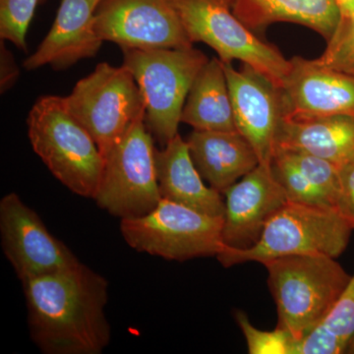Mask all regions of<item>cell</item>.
<instances>
[{
	"mask_svg": "<svg viewBox=\"0 0 354 354\" xmlns=\"http://www.w3.org/2000/svg\"><path fill=\"white\" fill-rule=\"evenodd\" d=\"M190 41L211 46L223 62L239 60L283 87L290 69L278 48L265 43L244 25L230 0H171Z\"/></svg>",
	"mask_w": 354,
	"mask_h": 354,
	"instance_id": "cell-7",
	"label": "cell"
},
{
	"mask_svg": "<svg viewBox=\"0 0 354 354\" xmlns=\"http://www.w3.org/2000/svg\"><path fill=\"white\" fill-rule=\"evenodd\" d=\"M339 169V194L337 209L354 227V157Z\"/></svg>",
	"mask_w": 354,
	"mask_h": 354,
	"instance_id": "cell-27",
	"label": "cell"
},
{
	"mask_svg": "<svg viewBox=\"0 0 354 354\" xmlns=\"http://www.w3.org/2000/svg\"><path fill=\"white\" fill-rule=\"evenodd\" d=\"M348 353L354 354V337L351 339V344H349Z\"/></svg>",
	"mask_w": 354,
	"mask_h": 354,
	"instance_id": "cell-30",
	"label": "cell"
},
{
	"mask_svg": "<svg viewBox=\"0 0 354 354\" xmlns=\"http://www.w3.org/2000/svg\"><path fill=\"white\" fill-rule=\"evenodd\" d=\"M354 337V274L325 318L298 344L297 354L348 353Z\"/></svg>",
	"mask_w": 354,
	"mask_h": 354,
	"instance_id": "cell-21",
	"label": "cell"
},
{
	"mask_svg": "<svg viewBox=\"0 0 354 354\" xmlns=\"http://www.w3.org/2000/svg\"><path fill=\"white\" fill-rule=\"evenodd\" d=\"M123 65L138 84L146 104L145 123L162 147L178 134L190 88L209 62L196 48H123Z\"/></svg>",
	"mask_w": 354,
	"mask_h": 354,
	"instance_id": "cell-5",
	"label": "cell"
},
{
	"mask_svg": "<svg viewBox=\"0 0 354 354\" xmlns=\"http://www.w3.org/2000/svg\"><path fill=\"white\" fill-rule=\"evenodd\" d=\"M235 319L246 339L250 354H297V341L288 330L277 327L274 330H263L254 327L242 311L235 312Z\"/></svg>",
	"mask_w": 354,
	"mask_h": 354,
	"instance_id": "cell-24",
	"label": "cell"
},
{
	"mask_svg": "<svg viewBox=\"0 0 354 354\" xmlns=\"http://www.w3.org/2000/svg\"><path fill=\"white\" fill-rule=\"evenodd\" d=\"M271 169L274 178L285 191L288 201L310 206L335 208L326 195L317 189L279 149H274Z\"/></svg>",
	"mask_w": 354,
	"mask_h": 354,
	"instance_id": "cell-22",
	"label": "cell"
},
{
	"mask_svg": "<svg viewBox=\"0 0 354 354\" xmlns=\"http://www.w3.org/2000/svg\"><path fill=\"white\" fill-rule=\"evenodd\" d=\"M279 149V148H277ZM286 153L298 169L309 179L310 183L321 191L337 209L339 194V169L329 160L300 152V151L279 149Z\"/></svg>",
	"mask_w": 354,
	"mask_h": 354,
	"instance_id": "cell-23",
	"label": "cell"
},
{
	"mask_svg": "<svg viewBox=\"0 0 354 354\" xmlns=\"http://www.w3.org/2000/svg\"><path fill=\"white\" fill-rule=\"evenodd\" d=\"M277 148L311 153L339 167L354 157V116H283Z\"/></svg>",
	"mask_w": 354,
	"mask_h": 354,
	"instance_id": "cell-18",
	"label": "cell"
},
{
	"mask_svg": "<svg viewBox=\"0 0 354 354\" xmlns=\"http://www.w3.org/2000/svg\"><path fill=\"white\" fill-rule=\"evenodd\" d=\"M232 99L237 131L241 133L259 158L271 165L277 131L285 115L281 88L251 65L235 69L223 62Z\"/></svg>",
	"mask_w": 354,
	"mask_h": 354,
	"instance_id": "cell-12",
	"label": "cell"
},
{
	"mask_svg": "<svg viewBox=\"0 0 354 354\" xmlns=\"http://www.w3.org/2000/svg\"><path fill=\"white\" fill-rule=\"evenodd\" d=\"M102 0H62L50 32L23 66L36 70L50 65L55 70L93 58L104 41L95 29V14Z\"/></svg>",
	"mask_w": 354,
	"mask_h": 354,
	"instance_id": "cell-15",
	"label": "cell"
},
{
	"mask_svg": "<svg viewBox=\"0 0 354 354\" xmlns=\"http://www.w3.org/2000/svg\"><path fill=\"white\" fill-rule=\"evenodd\" d=\"M223 194L225 196L223 241V248L227 249L254 245L267 223L288 202L272 174L271 165H258Z\"/></svg>",
	"mask_w": 354,
	"mask_h": 354,
	"instance_id": "cell-13",
	"label": "cell"
},
{
	"mask_svg": "<svg viewBox=\"0 0 354 354\" xmlns=\"http://www.w3.org/2000/svg\"><path fill=\"white\" fill-rule=\"evenodd\" d=\"M156 169L162 199L213 216L225 215L221 192L207 186L191 158L187 142L177 134L162 150L156 149Z\"/></svg>",
	"mask_w": 354,
	"mask_h": 354,
	"instance_id": "cell-17",
	"label": "cell"
},
{
	"mask_svg": "<svg viewBox=\"0 0 354 354\" xmlns=\"http://www.w3.org/2000/svg\"><path fill=\"white\" fill-rule=\"evenodd\" d=\"M353 225L339 209L288 201L269 223L259 241L246 249L223 248L216 258L223 267L292 255L337 258L351 239Z\"/></svg>",
	"mask_w": 354,
	"mask_h": 354,
	"instance_id": "cell-4",
	"label": "cell"
},
{
	"mask_svg": "<svg viewBox=\"0 0 354 354\" xmlns=\"http://www.w3.org/2000/svg\"><path fill=\"white\" fill-rule=\"evenodd\" d=\"M223 227V216L206 215L162 199L147 215L121 220L120 230L134 250L183 262L216 257L225 247Z\"/></svg>",
	"mask_w": 354,
	"mask_h": 354,
	"instance_id": "cell-8",
	"label": "cell"
},
{
	"mask_svg": "<svg viewBox=\"0 0 354 354\" xmlns=\"http://www.w3.org/2000/svg\"><path fill=\"white\" fill-rule=\"evenodd\" d=\"M0 48V88L1 93H4L12 87L18 80L20 71L12 53L4 46V41H1Z\"/></svg>",
	"mask_w": 354,
	"mask_h": 354,
	"instance_id": "cell-28",
	"label": "cell"
},
{
	"mask_svg": "<svg viewBox=\"0 0 354 354\" xmlns=\"http://www.w3.org/2000/svg\"><path fill=\"white\" fill-rule=\"evenodd\" d=\"M28 324L46 354H100L111 342L106 279L78 264L24 281Z\"/></svg>",
	"mask_w": 354,
	"mask_h": 354,
	"instance_id": "cell-1",
	"label": "cell"
},
{
	"mask_svg": "<svg viewBox=\"0 0 354 354\" xmlns=\"http://www.w3.org/2000/svg\"><path fill=\"white\" fill-rule=\"evenodd\" d=\"M341 12V21L354 18V0H335Z\"/></svg>",
	"mask_w": 354,
	"mask_h": 354,
	"instance_id": "cell-29",
	"label": "cell"
},
{
	"mask_svg": "<svg viewBox=\"0 0 354 354\" xmlns=\"http://www.w3.org/2000/svg\"><path fill=\"white\" fill-rule=\"evenodd\" d=\"M27 125L32 150L55 178L79 196L94 199L104 158L90 133L70 113L64 97H39Z\"/></svg>",
	"mask_w": 354,
	"mask_h": 354,
	"instance_id": "cell-2",
	"label": "cell"
},
{
	"mask_svg": "<svg viewBox=\"0 0 354 354\" xmlns=\"http://www.w3.org/2000/svg\"><path fill=\"white\" fill-rule=\"evenodd\" d=\"M70 113L90 133L104 158L128 128L146 115L138 84L124 65L97 64L64 97Z\"/></svg>",
	"mask_w": 354,
	"mask_h": 354,
	"instance_id": "cell-6",
	"label": "cell"
},
{
	"mask_svg": "<svg viewBox=\"0 0 354 354\" xmlns=\"http://www.w3.org/2000/svg\"><path fill=\"white\" fill-rule=\"evenodd\" d=\"M263 265L278 309V327L297 341L325 318L351 278L335 258L326 255L286 256Z\"/></svg>",
	"mask_w": 354,
	"mask_h": 354,
	"instance_id": "cell-3",
	"label": "cell"
},
{
	"mask_svg": "<svg viewBox=\"0 0 354 354\" xmlns=\"http://www.w3.org/2000/svg\"><path fill=\"white\" fill-rule=\"evenodd\" d=\"M0 235L3 252L22 283L80 262L16 193L0 201Z\"/></svg>",
	"mask_w": 354,
	"mask_h": 354,
	"instance_id": "cell-11",
	"label": "cell"
},
{
	"mask_svg": "<svg viewBox=\"0 0 354 354\" xmlns=\"http://www.w3.org/2000/svg\"><path fill=\"white\" fill-rule=\"evenodd\" d=\"M181 122L195 130H237L227 75L220 58L209 59L198 74L184 104Z\"/></svg>",
	"mask_w": 354,
	"mask_h": 354,
	"instance_id": "cell-20",
	"label": "cell"
},
{
	"mask_svg": "<svg viewBox=\"0 0 354 354\" xmlns=\"http://www.w3.org/2000/svg\"><path fill=\"white\" fill-rule=\"evenodd\" d=\"M186 142L202 178L221 193L260 164L252 145L237 130L194 129Z\"/></svg>",
	"mask_w": 354,
	"mask_h": 354,
	"instance_id": "cell-16",
	"label": "cell"
},
{
	"mask_svg": "<svg viewBox=\"0 0 354 354\" xmlns=\"http://www.w3.org/2000/svg\"><path fill=\"white\" fill-rule=\"evenodd\" d=\"M155 153L153 135L142 116L104 158L101 183L94 198L97 206L121 220L152 212L162 199Z\"/></svg>",
	"mask_w": 354,
	"mask_h": 354,
	"instance_id": "cell-9",
	"label": "cell"
},
{
	"mask_svg": "<svg viewBox=\"0 0 354 354\" xmlns=\"http://www.w3.org/2000/svg\"><path fill=\"white\" fill-rule=\"evenodd\" d=\"M39 0H0V38L27 50L28 30Z\"/></svg>",
	"mask_w": 354,
	"mask_h": 354,
	"instance_id": "cell-25",
	"label": "cell"
},
{
	"mask_svg": "<svg viewBox=\"0 0 354 354\" xmlns=\"http://www.w3.org/2000/svg\"><path fill=\"white\" fill-rule=\"evenodd\" d=\"M283 116H354V75L295 57L281 88Z\"/></svg>",
	"mask_w": 354,
	"mask_h": 354,
	"instance_id": "cell-14",
	"label": "cell"
},
{
	"mask_svg": "<svg viewBox=\"0 0 354 354\" xmlns=\"http://www.w3.org/2000/svg\"><path fill=\"white\" fill-rule=\"evenodd\" d=\"M95 29L102 41L121 50L193 46L171 0H102Z\"/></svg>",
	"mask_w": 354,
	"mask_h": 354,
	"instance_id": "cell-10",
	"label": "cell"
},
{
	"mask_svg": "<svg viewBox=\"0 0 354 354\" xmlns=\"http://www.w3.org/2000/svg\"><path fill=\"white\" fill-rule=\"evenodd\" d=\"M316 62L328 68L354 75V18L341 21L333 38Z\"/></svg>",
	"mask_w": 354,
	"mask_h": 354,
	"instance_id": "cell-26",
	"label": "cell"
},
{
	"mask_svg": "<svg viewBox=\"0 0 354 354\" xmlns=\"http://www.w3.org/2000/svg\"><path fill=\"white\" fill-rule=\"evenodd\" d=\"M234 15L252 31L276 22L297 23L333 38L341 12L335 0H230Z\"/></svg>",
	"mask_w": 354,
	"mask_h": 354,
	"instance_id": "cell-19",
	"label": "cell"
}]
</instances>
